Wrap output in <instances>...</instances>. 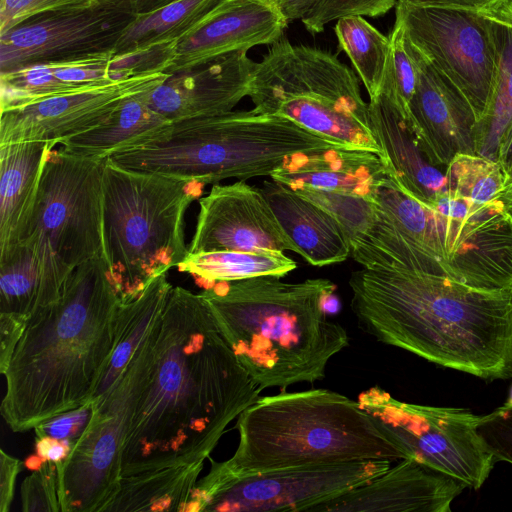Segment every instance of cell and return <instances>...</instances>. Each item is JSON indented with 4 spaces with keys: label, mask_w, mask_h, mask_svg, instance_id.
Here are the masks:
<instances>
[{
    "label": "cell",
    "mask_w": 512,
    "mask_h": 512,
    "mask_svg": "<svg viewBox=\"0 0 512 512\" xmlns=\"http://www.w3.org/2000/svg\"><path fill=\"white\" fill-rule=\"evenodd\" d=\"M387 459L286 467L240 477L198 480L191 512H299L359 487L391 467Z\"/></svg>",
    "instance_id": "obj_11"
},
{
    "label": "cell",
    "mask_w": 512,
    "mask_h": 512,
    "mask_svg": "<svg viewBox=\"0 0 512 512\" xmlns=\"http://www.w3.org/2000/svg\"><path fill=\"white\" fill-rule=\"evenodd\" d=\"M478 432L495 462L506 461L512 464V407L503 405L481 416Z\"/></svg>",
    "instance_id": "obj_38"
},
{
    "label": "cell",
    "mask_w": 512,
    "mask_h": 512,
    "mask_svg": "<svg viewBox=\"0 0 512 512\" xmlns=\"http://www.w3.org/2000/svg\"><path fill=\"white\" fill-rule=\"evenodd\" d=\"M127 368L122 479L204 467L227 426L261 393L205 297L179 286L172 287Z\"/></svg>",
    "instance_id": "obj_1"
},
{
    "label": "cell",
    "mask_w": 512,
    "mask_h": 512,
    "mask_svg": "<svg viewBox=\"0 0 512 512\" xmlns=\"http://www.w3.org/2000/svg\"><path fill=\"white\" fill-rule=\"evenodd\" d=\"M339 47L346 53L363 82L369 98L381 92L390 51L387 37L363 16L337 20L334 27Z\"/></svg>",
    "instance_id": "obj_32"
},
{
    "label": "cell",
    "mask_w": 512,
    "mask_h": 512,
    "mask_svg": "<svg viewBox=\"0 0 512 512\" xmlns=\"http://www.w3.org/2000/svg\"><path fill=\"white\" fill-rule=\"evenodd\" d=\"M502 200L508 213L512 216V179H509L502 193Z\"/></svg>",
    "instance_id": "obj_46"
},
{
    "label": "cell",
    "mask_w": 512,
    "mask_h": 512,
    "mask_svg": "<svg viewBox=\"0 0 512 512\" xmlns=\"http://www.w3.org/2000/svg\"><path fill=\"white\" fill-rule=\"evenodd\" d=\"M205 185L190 178L124 168L106 158L102 175L101 255L127 303L188 255L184 217Z\"/></svg>",
    "instance_id": "obj_7"
},
{
    "label": "cell",
    "mask_w": 512,
    "mask_h": 512,
    "mask_svg": "<svg viewBox=\"0 0 512 512\" xmlns=\"http://www.w3.org/2000/svg\"><path fill=\"white\" fill-rule=\"evenodd\" d=\"M387 175V164L379 154L328 148L292 154L270 177L293 190L345 192L375 201L378 187Z\"/></svg>",
    "instance_id": "obj_22"
},
{
    "label": "cell",
    "mask_w": 512,
    "mask_h": 512,
    "mask_svg": "<svg viewBox=\"0 0 512 512\" xmlns=\"http://www.w3.org/2000/svg\"><path fill=\"white\" fill-rule=\"evenodd\" d=\"M21 466L19 459L7 454L3 449L0 450V512L10 510Z\"/></svg>",
    "instance_id": "obj_40"
},
{
    "label": "cell",
    "mask_w": 512,
    "mask_h": 512,
    "mask_svg": "<svg viewBox=\"0 0 512 512\" xmlns=\"http://www.w3.org/2000/svg\"><path fill=\"white\" fill-rule=\"evenodd\" d=\"M261 189L299 255L308 263L322 267L350 256L347 235L328 211L274 180L265 181Z\"/></svg>",
    "instance_id": "obj_25"
},
{
    "label": "cell",
    "mask_w": 512,
    "mask_h": 512,
    "mask_svg": "<svg viewBox=\"0 0 512 512\" xmlns=\"http://www.w3.org/2000/svg\"><path fill=\"white\" fill-rule=\"evenodd\" d=\"M199 207L189 254L220 250L299 254L262 189L244 180L228 185L214 184L208 195L199 200Z\"/></svg>",
    "instance_id": "obj_16"
},
{
    "label": "cell",
    "mask_w": 512,
    "mask_h": 512,
    "mask_svg": "<svg viewBox=\"0 0 512 512\" xmlns=\"http://www.w3.org/2000/svg\"><path fill=\"white\" fill-rule=\"evenodd\" d=\"M121 300L102 255L77 266L27 324L7 367L1 415L24 432L93 400L116 344Z\"/></svg>",
    "instance_id": "obj_3"
},
{
    "label": "cell",
    "mask_w": 512,
    "mask_h": 512,
    "mask_svg": "<svg viewBox=\"0 0 512 512\" xmlns=\"http://www.w3.org/2000/svg\"><path fill=\"white\" fill-rule=\"evenodd\" d=\"M504 406L512 407V386H511V389H510L509 397H508L506 403L504 404Z\"/></svg>",
    "instance_id": "obj_47"
},
{
    "label": "cell",
    "mask_w": 512,
    "mask_h": 512,
    "mask_svg": "<svg viewBox=\"0 0 512 512\" xmlns=\"http://www.w3.org/2000/svg\"><path fill=\"white\" fill-rule=\"evenodd\" d=\"M145 92L125 100L98 126L61 142L60 149L76 156L106 159L155 139L171 121L147 104Z\"/></svg>",
    "instance_id": "obj_26"
},
{
    "label": "cell",
    "mask_w": 512,
    "mask_h": 512,
    "mask_svg": "<svg viewBox=\"0 0 512 512\" xmlns=\"http://www.w3.org/2000/svg\"><path fill=\"white\" fill-rule=\"evenodd\" d=\"M36 454L44 461L58 462L69 453L72 445L67 442L51 439L49 437L35 438Z\"/></svg>",
    "instance_id": "obj_41"
},
{
    "label": "cell",
    "mask_w": 512,
    "mask_h": 512,
    "mask_svg": "<svg viewBox=\"0 0 512 512\" xmlns=\"http://www.w3.org/2000/svg\"><path fill=\"white\" fill-rule=\"evenodd\" d=\"M104 163L105 159L76 156L60 148L47 158L31 227L22 242L39 262L43 309L59 299L77 266L101 255Z\"/></svg>",
    "instance_id": "obj_9"
},
{
    "label": "cell",
    "mask_w": 512,
    "mask_h": 512,
    "mask_svg": "<svg viewBox=\"0 0 512 512\" xmlns=\"http://www.w3.org/2000/svg\"><path fill=\"white\" fill-rule=\"evenodd\" d=\"M255 64L246 50L231 52L170 74L145 100L171 122L227 113L248 96Z\"/></svg>",
    "instance_id": "obj_18"
},
{
    "label": "cell",
    "mask_w": 512,
    "mask_h": 512,
    "mask_svg": "<svg viewBox=\"0 0 512 512\" xmlns=\"http://www.w3.org/2000/svg\"><path fill=\"white\" fill-rule=\"evenodd\" d=\"M334 290V283L324 278L292 283L258 276L217 282L201 294L262 392L324 379L331 358L349 346L347 331L327 317Z\"/></svg>",
    "instance_id": "obj_4"
},
{
    "label": "cell",
    "mask_w": 512,
    "mask_h": 512,
    "mask_svg": "<svg viewBox=\"0 0 512 512\" xmlns=\"http://www.w3.org/2000/svg\"><path fill=\"white\" fill-rule=\"evenodd\" d=\"M202 470L200 466L179 467L124 478L108 511L191 512Z\"/></svg>",
    "instance_id": "obj_27"
},
{
    "label": "cell",
    "mask_w": 512,
    "mask_h": 512,
    "mask_svg": "<svg viewBox=\"0 0 512 512\" xmlns=\"http://www.w3.org/2000/svg\"><path fill=\"white\" fill-rule=\"evenodd\" d=\"M294 260L281 251L220 250L189 254L178 266L206 287L217 282L258 276L283 277L296 268Z\"/></svg>",
    "instance_id": "obj_29"
},
{
    "label": "cell",
    "mask_w": 512,
    "mask_h": 512,
    "mask_svg": "<svg viewBox=\"0 0 512 512\" xmlns=\"http://www.w3.org/2000/svg\"><path fill=\"white\" fill-rule=\"evenodd\" d=\"M288 23L278 0H217L178 41L167 73L231 52L269 46L284 36Z\"/></svg>",
    "instance_id": "obj_17"
},
{
    "label": "cell",
    "mask_w": 512,
    "mask_h": 512,
    "mask_svg": "<svg viewBox=\"0 0 512 512\" xmlns=\"http://www.w3.org/2000/svg\"><path fill=\"white\" fill-rule=\"evenodd\" d=\"M389 38L390 51L381 92L386 94L408 119V104L415 92L426 57L410 41L404 27L397 20Z\"/></svg>",
    "instance_id": "obj_35"
},
{
    "label": "cell",
    "mask_w": 512,
    "mask_h": 512,
    "mask_svg": "<svg viewBox=\"0 0 512 512\" xmlns=\"http://www.w3.org/2000/svg\"><path fill=\"white\" fill-rule=\"evenodd\" d=\"M216 1L178 0L150 13L137 15L123 31L113 55H126L179 41Z\"/></svg>",
    "instance_id": "obj_30"
},
{
    "label": "cell",
    "mask_w": 512,
    "mask_h": 512,
    "mask_svg": "<svg viewBox=\"0 0 512 512\" xmlns=\"http://www.w3.org/2000/svg\"><path fill=\"white\" fill-rule=\"evenodd\" d=\"M93 413L92 400L83 407L60 414L36 426L35 438L49 437L73 446L87 428Z\"/></svg>",
    "instance_id": "obj_39"
},
{
    "label": "cell",
    "mask_w": 512,
    "mask_h": 512,
    "mask_svg": "<svg viewBox=\"0 0 512 512\" xmlns=\"http://www.w3.org/2000/svg\"><path fill=\"white\" fill-rule=\"evenodd\" d=\"M349 148L292 119L254 111L171 122L155 139L108 157L124 168L206 184L270 176L295 153Z\"/></svg>",
    "instance_id": "obj_6"
},
{
    "label": "cell",
    "mask_w": 512,
    "mask_h": 512,
    "mask_svg": "<svg viewBox=\"0 0 512 512\" xmlns=\"http://www.w3.org/2000/svg\"><path fill=\"white\" fill-rule=\"evenodd\" d=\"M170 74H142L108 85L1 110L0 145L52 142L88 131L105 121L125 100L154 89Z\"/></svg>",
    "instance_id": "obj_15"
},
{
    "label": "cell",
    "mask_w": 512,
    "mask_h": 512,
    "mask_svg": "<svg viewBox=\"0 0 512 512\" xmlns=\"http://www.w3.org/2000/svg\"><path fill=\"white\" fill-rule=\"evenodd\" d=\"M97 2L98 0H0V35L37 15L87 8Z\"/></svg>",
    "instance_id": "obj_37"
},
{
    "label": "cell",
    "mask_w": 512,
    "mask_h": 512,
    "mask_svg": "<svg viewBox=\"0 0 512 512\" xmlns=\"http://www.w3.org/2000/svg\"><path fill=\"white\" fill-rule=\"evenodd\" d=\"M408 122L428 156L447 167L476 154L475 112L463 93L426 58L408 104Z\"/></svg>",
    "instance_id": "obj_19"
},
{
    "label": "cell",
    "mask_w": 512,
    "mask_h": 512,
    "mask_svg": "<svg viewBox=\"0 0 512 512\" xmlns=\"http://www.w3.org/2000/svg\"><path fill=\"white\" fill-rule=\"evenodd\" d=\"M121 80L113 52L37 63L0 74L1 110Z\"/></svg>",
    "instance_id": "obj_24"
},
{
    "label": "cell",
    "mask_w": 512,
    "mask_h": 512,
    "mask_svg": "<svg viewBox=\"0 0 512 512\" xmlns=\"http://www.w3.org/2000/svg\"><path fill=\"white\" fill-rule=\"evenodd\" d=\"M130 0L48 12L0 35V74L29 65L113 52L136 18Z\"/></svg>",
    "instance_id": "obj_13"
},
{
    "label": "cell",
    "mask_w": 512,
    "mask_h": 512,
    "mask_svg": "<svg viewBox=\"0 0 512 512\" xmlns=\"http://www.w3.org/2000/svg\"><path fill=\"white\" fill-rule=\"evenodd\" d=\"M481 12L496 20L512 24V0H498Z\"/></svg>",
    "instance_id": "obj_44"
},
{
    "label": "cell",
    "mask_w": 512,
    "mask_h": 512,
    "mask_svg": "<svg viewBox=\"0 0 512 512\" xmlns=\"http://www.w3.org/2000/svg\"><path fill=\"white\" fill-rule=\"evenodd\" d=\"M466 487L464 482L408 458L311 512H450L452 501Z\"/></svg>",
    "instance_id": "obj_20"
},
{
    "label": "cell",
    "mask_w": 512,
    "mask_h": 512,
    "mask_svg": "<svg viewBox=\"0 0 512 512\" xmlns=\"http://www.w3.org/2000/svg\"><path fill=\"white\" fill-rule=\"evenodd\" d=\"M56 144L0 145V261L28 236L45 163Z\"/></svg>",
    "instance_id": "obj_23"
},
{
    "label": "cell",
    "mask_w": 512,
    "mask_h": 512,
    "mask_svg": "<svg viewBox=\"0 0 512 512\" xmlns=\"http://www.w3.org/2000/svg\"><path fill=\"white\" fill-rule=\"evenodd\" d=\"M368 114L388 174L409 195L431 206L447 191V167L433 162L407 117L386 94L369 98Z\"/></svg>",
    "instance_id": "obj_21"
},
{
    "label": "cell",
    "mask_w": 512,
    "mask_h": 512,
    "mask_svg": "<svg viewBox=\"0 0 512 512\" xmlns=\"http://www.w3.org/2000/svg\"><path fill=\"white\" fill-rule=\"evenodd\" d=\"M351 308L378 342L486 380L512 377V294L405 269L354 271Z\"/></svg>",
    "instance_id": "obj_2"
},
{
    "label": "cell",
    "mask_w": 512,
    "mask_h": 512,
    "mask_svg": "<svg viewBox=\"0 0 512 512\" xmlns=\"http://www.w3.org/2000/svg\"><path fill=\"white\" fill-rule=\"evenodd\" d=\"M235 428L236 451L222 462L210 457L206 479L302 465L408 459L381 419L359 401L323 388L259 397L238 416Z\"/></svg>",
    "instance_id": "obj_5"
},
{
    "label": "cell",
    "mask_w": 512,
    "mask_h": 512,
    "mask_svg": "<svg viewBox=\"0 0 512 512\" xmlns=\"http://www.w3.org/2000/svg\"><path fill=\"white\" fill-rule=\"evenodd\" d=\"M420 5H434L447 7H460L483 11L492 6L498 0H403Z\"/></svg>",
    "instance_id": "obj_42"
},
{
    "label": "cell",
    "mask_w": 512,
    "mask_h": 512,
    "mask_svg": "<svg viewBox=\"0 0 512 512\" xmlns=\"http://www.w3.org/2000/svg\"><path fill=\"white\" fill-rule=\"evenodd\" d=\"M93 403L87 428L56 462L62 512L108 511L120 488L127 391L117 384Z\"/></svg>",
    "instance_id": "obj_14"
},
{
    "label": "cell",
    "mask_w": 512,
    "mask_h": 512,
    "mask_svg": "<svg viewBox=\"0 0 512 512\" xmlns=\"http://www.w3.org/2000/svg\"><path fill=\"white\" fill-rule=\"evenodd\" d=\"M360 404L381 419L405 448L408 458L479 489L495 460L478 432L481 416L469 410L401 402L374 387Z\"/></svg>",
    "instance_id": "obj_10"
},
{
    "label": "cell",
    "mask_w": 512,
    "mask_h": 512,
    "mask_svg": "<svg viewBox=\"0 0 512 512\" xmlns=\"http://www.w3.org/2000/svg\"><path fill=\"white\" fill-rule=\"evenodd\" d=\"M172 287L165 273L155 278L137 298L121 303L116 344L93 399L106 393L118 379L162 312Z\"/></svg>",
    "instance_id": "obj_28"
},
{
    "label": "cell",
    "mask_w": 512,
    "mask_h": 512,
    "mask_svg": "<svg viewBox=\"0 0 512 512\" xmlns=\"http://www.w3.org/2000/svg\"><path fill=\"white\" fill-rule=\"evenodd\" d=\"M398 0H278L287 21H300L311 34L321 33L332 21L348 16L379 17Z\"/></svg>",
    "instance_id": "obj_34"
},
{
    "label": "cell",
    "mask_w": 512,
    "mask_h": 512,
    "mask_svg": "<svg viewBox=\"0 0 512 512\" xmlns=\"http://www.w3.org/2000/svg\"><path fill=\"white\" fill-rule=\"evenodd\" d=\"M395 20L432 65L467 98L477 121L489 105L498 53L490 18L481 11L398 0Z\"/></svg>",
    "instance_id": "obj_12"
},
{
    "label": "cell",
    "mask_w": 512,
    "mask_h": 512,
    "mask_svg": "<svg viewBox=\"0 0 512 512\" xmlns=\"http://www.w3.org/2000/svg\"><path fill=\"white\" fill-rule=\"evenodd\" d=\"M136 15L150 13L178 0H130Z\"/></svg>",
    "instance_id": "obj_45"
},
{
    "label": "cell",
    "mask_w": 512,
    "mask_h": 512,
    "mask_svg": "<svg viewBox=\"0 0 512 512\" xmlns=\"http://www.w3.org/2000/svg\"><path fill=\"white\" fill-rule=\"evenodd\" d=\"M497 162L501 165L507 181L512 179V121L500 140Z\"/></svg>",
    "instance_id": "obj_43"
},
{
    "label": "cell",
    "mask_w": 512,
    "mask_h": 512,
    "mask_svg": "<svg viewBox=\"0 0 512 512\" xmlns=\"http://www.w3.org/2000/svg\"><path fill=\"white\" fill-rule=\"evenodd\" d=\"M489 18L498 62L489 105L476 125V154L497 161L500 140L512 121V24Z\"/></svg>",
    "instance_id": "obj_31"
},
{
    "label": "cell",
    "mask_w": 512,
    "mask_h": 512,
    "mask_svg": "<svg viewBox=\"0 0 512 512\" xmlns=\"http://www.w3.org/2000/svg\"><path fill=\"white\" fill-rule=\"evenodd\" d=\"M56 462L44 461L21 485V504L25 512H62Z\"/></svg>",
    "instance_id": "obj_36"
},
{
    "label": "cell",
    "mask_w": 512,
    "mask_h": 512,
    "mask_svg": "<svg viewBox=\"0 0 512 512\" xmlns=\"http://www.w3.org/2000/svg\"><path fill=\"white\" fill-rule=\"evenodd\" d=\"M447 191L476 205H491L502 199L507 182L497 161L477 154H458L446 170Z\"/></svg>",
    "instance_id": "obj_33"
},
{
    "label": "cell",
    "mask_w": 512,
    "mask_h": 512,
    "mask_svg": "<svg viewBox=\"0 0 512 512\" xmlns=\"http://www.w3.org/2000/svg\"><path fill=\"white\" fill-rule=\"evenodd\" d=\"M248 97L256 112L288 117L352 149L383 157L356 74L329 51L292 44L283 36L256 62Z\"/></svg>",
    "instance_id": "obj_8"
}]
</instances>
